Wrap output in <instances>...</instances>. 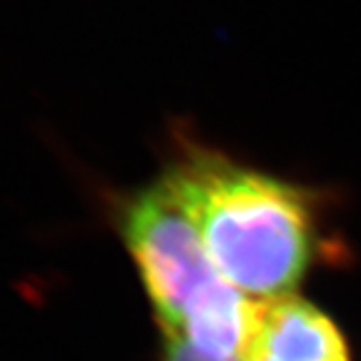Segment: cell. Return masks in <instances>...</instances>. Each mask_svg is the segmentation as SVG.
I'll use <instances>...</instances> for the list:
<instances>
[{"label":"cell","instance_id":"cell-1","mask_svg":"<svg viewBox=\"0 0 361 361\" xmlns=\"http://www.w3.org/2000/svg\"><path fill=\"white\" fill-rule=\"evenodd\" d=\"M165 179L221 277L255 299L293 293L322 251L311 189L185 142Z\"/></svg>","mask_w":361,"mask_h":361},{"label":"cell","instance_id":"cell-2","mask_svg":"<svg viewBox=\"0 0 361 361\" xmlns=\"http://www.w3.org/2000/svg\"><path fill=\"white\" fill-rule=\"evenodd\" d=\"M118 229L165 334H179L189 311L225 279L165 175L118 209Z\"/></svg>","mask_w":361,"mask_h":361},{"label":"cell","instance_id":"cell-3","mask_svg":"<svg viewBox=\"0 0 361 361\" xmlns=\"http://www.w3.org/2000/svg\"><path fill=\"white\" fill-rule=\"evenodd\" d=\"M239 361H351L348 341L319 307L295 293L251 301Z\"/></svg>","mask_w":361,"mask_h":361},{"label":"cell","instance_id":"cell-4","mask_svg":"<svg viewBox=\"0 0 361 361\" xmlns=\"http://www.w3.org/2000/svg\"><path fill=\"white\" fill-rule=\"evenodd\" d=\"M163 349H165V361H221L199 353L183 337L175 334H163Z\"/></svg>","mask_w":361,"mask_h":361}]
</instances>
